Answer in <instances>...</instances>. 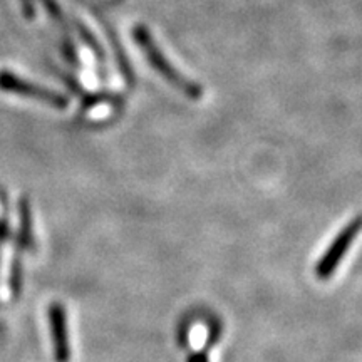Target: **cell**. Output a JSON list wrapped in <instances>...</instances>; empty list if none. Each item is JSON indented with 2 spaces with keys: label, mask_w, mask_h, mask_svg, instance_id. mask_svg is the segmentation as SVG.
Returning <instances> with one entry per match:
<instances>
[{
  "label": "cell",
  "mask_w": 362,
  "mask_h": 362,
  "mask_svg": "<svg viewBox=\"0 0 362 362\" xmlns=\"http://www.w3.org/2000/svg\"><path fill=\"white\" fill-rule=\"evenodd\" d=\"M131 35H133L139 51L143 52L144 59L149 62V66H151L166 83L173 86L175 89H178L185 98L192 99V101H198V99L203 98L202 86L187 78V76L181 74V72L171 64L168 57L165 56V52H163L160 45H158L155 37H153L151 30H149L146 25H134Z\"/></svg>",
  "instance_id": "obj_1"
},
{
  "label": "cell",
  "mask_w": 362,
  "mask_h": 362,
  "mask_svg": "<svg viewBox=\"0 0 362 362\" xmlns=\"http://www.w3.org/2000/svg\"><path fill=\"white\" fill-rule=\"evenodd\" d=\"M76 2H78L79 6L88 7L89 12H90V16L96 17V21L99 22V24L103 25L104 33H106L107 37H110V42H111V45H112V49H115L116 61H117V66H119L121 74L124 76L126 83H128L129 86H133V84H134V72H133V69H131L129 59H128V56H126V54H124L123 45H121L119 40H117V35H116V33H115V29H112L111 22L107 21V19H104V17L101 16V12H99L98 8L93 6V4H89L88 0H76Z\"/></svg>",
  "instance_id": "obj_5"
},
{
  "label": "cell",
  "mask_w": 362,
  "mask_h": 362,
  "mask_svg": "<svg viewBox=\"0 0 362 362\" xmlns=\"http://www.w3.org/2000/svg\"><path fill=\"white\" fill-rule=\"evenodd\" d=\"M116 2H119V0H112V4H116Z\"/></svg>",
  "instance_id": "obj_11"
},
{
  "label": "cell",
  "mask_w": 362,
  "mask_h": 362,
  "mask_svg": "<svg viewBox=\"0 0 362 362\" xmlns=\"http://www.w3.org/2000/svg\"><path fill=\"white\" fill-rule=\"evenodd\" d=\"M359 228H361V220L356 218L352 223L347 225L346 228L337 235L336 240H334V242L330 243V247L325 250L322 259L317 262V267H315L317 279L327 280L332 277V274L337 270V267L341 265L344 255H346V252L349 250L352 242H354L357 233H359Z\"/></svg>",
  "instance_id": "obj_3"
},
{
  "label": "cell",
  "mask_w": 362,
  "mask_h": 362,
  "mask_svg": "<svg viewBox=\"0 0 362 362\" xmlns=\"http://www.w3.org/2000/svg\"><path fill=\"white\" fill-rule=\"evenodd\" d=\"M22 12H24V17L27 21H33L35 17V6L34 0H19Z\"/></svg>",
  "instance_id": "obj_9"
},
{
  "label": "cell",
  "mask_w": 362,
  "mask_h": 362,
  "mask_svg": "<svg viewBox=\"0 0 362 362\" xmlns=\"http://www.w3.org/2000/svg\"><path fill=\"white\" fill-rule=\"evenodd\" d=\"M72 29L78 33L81 40H83V44L89 49L90 52L94 54V56H96L99 66L103 67L104 66V51H103L101 44L98 42L96 37H94V34L88 29V25L83 24L79 19H72Z\"/></svg>",
  "instance_id": "obj_7"
},
{
  "label": "cell",
  "mask_w": 362,
  "mask_h": 362,
  "mask_svg": "<svg viewBox=\"0 0 362 362\" xmlns=\"http://www.w3.org/2000/svg\"><path fill=\"white\" fill-rule=\"evenodd\" d=\"M0 90L4 93L17 94V96L34 99V101L44 103L47 106L56 107V110L62 111L69 106V99H67L64 94L57 93V90H52L45 86L30 83L21 76H17L16 72L12 71H0Z\"/></svg>",
  "instance_id": "obj_2"
},
{
  "label": "cell",
  "mask_w": 362,
  "mask_h": 362,
  "mask_svg": "<svg viewBox=\"0 0 362 362\" xmlns=\"http://www.w3.org/2000/svg\"><path fill=\"white\" fill-rule=\"evenodd\" d=\"M33 214H30V203L27 198L21 200V228L17 235V252L16 259L21 260V252L29 250L33 247Z\"/></svg>",
  "instance_id": "obj_6"
},
{
  "label": "cell",
  "mask_w": 362,
  "mask_h": 362,
  "mask_svg": "<svg viewBox=\"0 0 362 362\" xmlns=\"http://www.w3.org/2000/svg\"><path fill=\"white\" fill-rule=\"evenodd\" d=\"M49 329H51V339L54 346V357L56 362L71 361V341L69 329H67V317L64 307L57 302L49 305Z\"/></svg>",
  "instance_id": "obj_4"
},
{
  "label": "cell",
  "mask_w": 362,
  "mask_h": 362,
  "mask_svg": "<svg viewBox=\"0 0 362 362\" xmlns=\"http://www.w3.org/2000/svg\"><path fill=\"white\" fill-rule=\"evenodd\" d=\"M40 4H42L44 11L47 12L49 19H51L54 24L62 30V34H64L62 35V39H71L69 25H67V17L66 13L62 12V8L59 6L57 0H40Z\"/></svg>",
  "instance_id": "obj_8"
},
{
  "label": "cell",
  "mask_w": 362,
  "mask_h": 362,
  "mask_svg": "<svg viewBox=\"0 0 362 362\" xmlns=\"http://www.w3.org/2000/svg\"><path fill=\"white\" fill-rule=\"evenodd\" d=\"M188 362H208L206 352H197V354H193L192 357H189Z\"/></svg>",
  "instance_id": "obj_10"
}]
</instances>
